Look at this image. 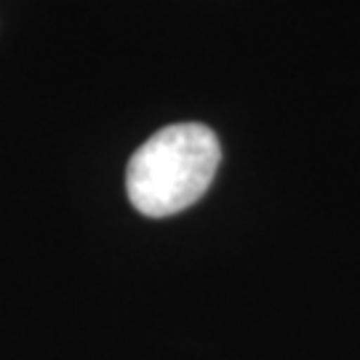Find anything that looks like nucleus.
Listing matches in <instances>:
<instances>
[{
	"label": "nucleus",
	"instance_id": "f257e3e1",
	"mask_svg": "<svg viewBox=\"0 0 360 360\" xmlns=\"http://www.w3.org/2000/svg\"><path fill=\"white\" fill-rule=\"evenodd\" d=\"M221 147L203 123L166 126L131 155L126 190L131 206L153 219L198 203L217 176Z\"/></svg>",
	"mask_w": 360,
	"mask_h": 360
}]
</instances>
